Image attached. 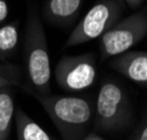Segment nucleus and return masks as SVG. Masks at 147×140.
Returning a JSON list of instances; mask_svg holds the SVG:
<instances>
[{
  "mask_svg": "<svg viewBox=\"0 0 147 140\" xmlns=\"http://www.w3.org/2000/svg\"><path fill=\"white\" fill-rule=\"evenodd\" d=\"M84 0H48L43 16L49 22L58 26H70L78 19Z\"/></svg>",
  "mask_w": 147,
  "mask_h": 140,
  "instance_id": "nucleus-8",
  "label": "nucleus"
},
{
  "mask_svg": "<svg viewBox=\"0 0 147 140\" xmlns=\"http://www.w3.org/2000/svg\"><path fill=\"white\" fill-rule=\"evenodd\" d=\"M18 80L15 78L12 71L0 70V89H7L11 86H17Z\"/></svg>",
  "mask_w": 147,
  "mask_h": 140,
  "instance_id": "nucleus-12",
  "label": "nucleus"
},
{
  "mask_svg": "<svg viewBox=\"0 0 147 140\" xmlns=\"http://www.w3.org/2000/svg\"><path fill=\"white\" fill-rule=\"evenodd\" d=\"M110 67L127 79L147 85V51H126L110 62Z\"/></svg>",
  "mask_w": 147,
  "mask_h": 140,
  "instance_id": "nucleus-7",
  "label": "nucleus"
},
{
  "mask_svg": "<svg viewBox=\"0 0 147 140\" xmlns=\"http://www.w3.org/2000/svg\"><path fill=\"white\" fill-rule=\"evenodd\" d=\"M15 115L13 99L7 89H0V140H8Z\"/></svg>",
  "mask_w": 147,
  "mask_h": 140,
  "instance_id": "nucleus-10",
  "label": "nucleus"
},
{
  "mask_svg": "<svg viewBox=\"0 0 147 140\" xmlns=\"http://www.w3.org/2000/svg\"><path fill=\"white\" fill-rule=\"evenodd\" d=\"M9 15V7L6 0H0V23L5 21Z\"/></svg>",
  "mask_w": 147,
  "mask_h": 140,
  "instance_id": "nucleus-14",
  "label": "nucleus"
},
{
  "mask_svg": "<svg viewBox=\"0 0 147 140\" xmlns=\"http://www.w3.org/2000/svg\"><path fill=\"white\" fill-rule=\"evenodd\" d=\"M18 22H9L0 27V61L10 57L18 46Z\"/></svg>",
  "mask_w": 147,
  "mask_h": 140,
  "instance_id": "nucleus-11",
  "label": "nucleus"
},
{
  "mask_svg": "<svg viewBox=\"0 0 147 140\" xmlns=\"http://www.w3.org/2000/svg\"><path fill=\"white\" fill-rule=\"evenodd\" d=\"M147 36V8L119 19L100 37L101 60L116 57L128 51Z\"/></svg>",
  "mask_w": 147,
  "mask_h": 140,
  "instance_id": "nucleus-5",
  "label": "nucleus"
},
{
  "mask_svg": "<svg viewBox=\"0 0 147 140\" xmlns=\"http://www.w3.org/2000/svg\"><path fill=\"white\" fill-rule=\"evenodd\" d=\"M132 118V104L124 89L113 80L104 81L100 87L94 108L96 129L102 131L121 130L131 124Z\"/></svg>",
  "mask_w": 147,
  "mask_h": 140,
  "instance_id": "nucleus-3",
  "label": "nucleus"
},
{
  "mask_svg": "<svg viewBox=\"0 0 147 140\" xmlns=\"http://www.w3.org/2000/svg\"><path fill=\"white\" fill-rule=\"evenodd\" d=\"M63 140H82L92 124L94 110L86 98L33 94Z\"/></svg>",
  "mask_w": 147,
  "mask_h": 140,
  "instance_id": "nucleus-1",
  "label": "nucleus"
},
{
  "mask_svg": "<svg viewBox=\"0 0 147 140\" xmlns=\"http://www.w3.org/2000/svg\"><path fill=\"white\" fill-rule=\"evenodd\" d=\"M24 61L33 94L50 95L51 62L42 20L36 6H31L24 32Z\"/></svg>",
  "mask_w": 147,
  "mask_h": 140,
  "instance_id": "nucleus-2",
  "label": "nucleus"
},
{
  "mask_svg": "<svg viewBox=\"0 0 147 140\" xmlns=\"http://www.w3.org/2000/svg\"><path fill=\"white\" fill-rule=\"evenodd\" d=\"M96 74L97 64L93 53L63 56L54 70L58 86L67 92H80L91 87L96 79Z\"/></svg>",
  "mask_w": 147,
  "mask_h": 140,
  "instance_id": "nucleus-6",
  "label": "nucleus"
},
{
  "mask_svg": "<svg viewBox=\"0 0 147 140\" xmlns=\"http://www.w3.org/2000/svg\"><path fill=\"white\" fill-rule=\"evenodd\" d=\"M122 1L125 2L126 5L132 9H137L144 2V0H122Z\"/></svg>",
  "mask_w": 147,
  "mask_h": 140,
  "instance_id": "nucleus-15",
  "label": "nucleus"
},
{
  "mask_svg": "<svg viewBox=\"0 0 147 140\" xmlns=\"http://www.w3.org/2000/svg\"><path fill=\"white\" fill-rule=\"evenodd\" d=\"M122 0H100L75 26L65 47H75L102 37L121 19L124 12Z\"/></svg>",
  "mask_w": 147,
  "mask_h": 140,
  "instance_id": "nucleus-4",
  "label": "nucleus"
},
{
  "mask_svg": "<svg viewBox=\"0 0 147 140\" xmlns=\"http://www.w3.org/2000/svg\"><path fill=\"white\" fill-rule=\"evenodd\" d=\"M82 140H104V139L101 136H98V135H96L94 132H91V133H88Z\"/></svg>",
  "mask_w": 147,
  "mask_h": 140,
  "instance_id": "nucleus-16",
  "label": "nucleus"
},
{
  "mask_svg": "<svg viewBox=\"0 0 147 140\" xmlns=\"http://www.w3.org/2000/svg\"><path fill=\"white\" fill-rule=\"evenodd\" d=\"M15 117L18 140H53L22 109H16Z\"/></svg>",
  "mask_w": 147,
  "mask_h": 140,
  "instance_id": "nucleus-9",
  "label": "nucleus"
},
{
  "mask_svg": "<svg viewBox=\"0 0 147 140\" xmlns=\"http://www.w3.org/2000/svg\"><path fill=\"white\" fill-rule=\"evenodd\" d=\"M131 140H147V119L137 128Z\"/></svg>",
  "mask_w": 147,
  "mask_h": 140,
  "instance_id": "nucleus-13",
  "label": "nucleus"
}]
</instances>
